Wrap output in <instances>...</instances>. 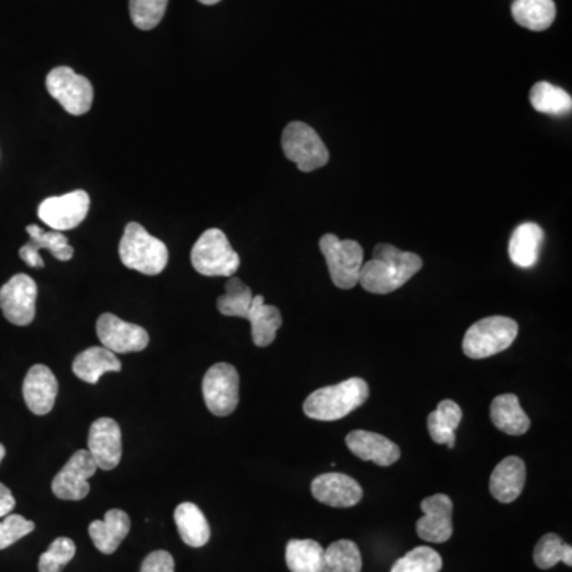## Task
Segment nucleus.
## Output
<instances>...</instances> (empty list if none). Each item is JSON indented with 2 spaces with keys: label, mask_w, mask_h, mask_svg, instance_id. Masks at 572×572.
Returning a JSON list of instances; mask_svg holds the SVG:
<instances>
[{
  "label": "nucleus",
  "mask_w": 572,
  "mask_h": 572,
  "mask_svg": "<svg viewBox=\"0 0 572 572\" xmlns=\"http://www.w3.org/2000/svg\"><path fill=\"white\" fill-rule=\"evenodd\" d=\"M422 267V258L415 253L379 244L375 245L374 258L361 267L358 283L368 293L390 294L406 285Z\"/></svg>",
  "instance_id": "nucleus-1"
},
{
  "label": "nucleus",
  "mask_w": 572,
  "mask_h": 572,
  "mask_svg": "<svg viewBox=\"0 0 572 572\" xmlns=\"http://www.w3.org/2000/svg\"><path fill=\"white\" fill-rule=\"evenodd\" d=\"M369 387L360 377L323 387L304 401V414L318 422H336L368 401Z\"/></svg>",
  "instance_id": "nucleus-2"
},
{
  "label": "nucleus",
  "mask_w": 572,
  "mask_h": 572,
  "mask_svg": "<svg viewBox=\"0 0 572 572\" xmlns=\"http://www.w3.org/2000/svg\"><path fill=\"white\" fill-rule=\"evenodd\" d=\"M121 263L132 271L158 275L169 263V250L163 240L151 236L139 223H129L120 242Z\"/></svg>",
  "instance_id": "nucleus-3"
},
{
  "label": "nucleus",
  "mask_w": 572,
  "mask_h": 572,
  "mask_svg": "<svg viewBox=\"0 0 572 572\" xmlns=\"http://www.w3.org/2000/svg\"><path fill=\"white\" fill-rule=\"evenodd\" d=\"M517 336V321L512 318L501 315L482 318L464 334L463 352L471 360H484L507 350Z\"/></svg>",
  "instance_id": "nucleus-4"
},
{
  "label": "nucleus",
  "mask_w": 572,
  "mask_h": 572,
  "mask_svg": "<svg viewBox=\"0 0 572 572\" xmlns=\"http://www.w3.org/2000/svg\"><path fill=\"white\" fill-rule=\"evenodd\" d=\"M191 264L205 277H232L239 271L240 258L221 229L212 228L199 237L191 250Z\"/></svg>",
  "instance_id": "nucleus-5"
},
{
  "label": "nucleus",
  "mask_w": 572,
  "mask_h": 572,
  "mask_svg": "<svg viewBox=\"0 0 572 572\" xmlns=\"http://www.w3.org/2000/svg\"><path fill=\"white\" fill-rule=\"evenodd\" d=\"M320 250L334 285L341 290L355 288L363 267V247L356 240H341L334 234H325L320 239Z\"/></svg>",
  "instance_id": "nucleus-6"
},
{
  "label": "nucleus",
  "mask_w": 572,
  "mask_h": 572,
  "mask_svg": "<svg viewBox=\"0 0 572 572\" xmlns=\"http://www.w3.org/2000/svg\"><path fill=\"white\" fill-rule=\"evenodd\" d=\"M282 148L286 158L293 161L301 172L317 171L329 161L328 148L318 132L301 121H293L283 129Z\"/></svg>",
  "instance_id": "nucleus-7"
},
{
  "label": "nucleus",
  "mask_w": 572,
  "mask_h": 572,
  "mask_svg": "<svg viewBox=\"0 0 572 572\" xmlns=\"http://www.w3.org/2000/svg\"><path fill=\"white\" fill-rule=\"evenodd\" d=\"M50 96L62 109L74 116H82L93 107L94 88L88 78L78 75L67 66L56 67L47 77Z\"/></svg>",
  "instance_id": "nucleus-8"
},
{
  "label": "nucleus",
  "mask_w": 572,
  "mask_h": 572,
  "mask_svg": "<svg viewBox=\"0 0 572 572\" xmlns=\"http://www.w3.org/2000/svg\"><path fill=\"white\" fill-rule=\"evenodd\" d=\"M239 372L228 363L213 364L204 375L205 406L217 417H228L239 406Z\"/></svg>",
  "instance_id": "nucleus-9"
},
{
  "label": "nucleus",
  "mask_w": 572,
  "mask_h": 572,
  "mask_svg": "<svg viewBox=\"0 0 572 572\" xmlns=\"http://www.w3.org/2000/svg\"><path fill=\"white\" fill-rule=\"evenodd\" d=\"M37 293V283L29 275H13L12 279L0 288L2 314L13 325H31L35 318Z\"/></svg>",
  "instance_id": "nucleus-10"
},
{
  "label": "nucleus",
  "mask_w": 572,
  "mask_h": 572,
  "mask_svg": "<svg viewBox=\"0 0 572 572\" xmlns=\"http://www.w3.org/2000/svg\"><path fill=\"white\" fill-rule=\"evenodd\" d=\"M89 204V194L83 190L53 196L39 205V218L53 231H70L83 223L89 212Z\"/></svg>",
  "instance_id": "nucleus-11"
},
{
  "label": "nucleus",
  "mask_w": 572,
  "mask_h": 572,
  "mask_svg": "<svg viewBox=\"0 0 572 572\" xmlns=\"http://www.w3.org/2000/svg\"><path fill=\"white\" fill-rule=\"evenodd\" d=\"M96 329L99 341L115 355L143 352L150 342V336L142 326L128 323L113 314H102Z\"/></svg>",
  "instance_id": "nucleus-12"
},
{
  "label": "nucleus",
  "mask_w": 572,
  "mask_h": 572,
  "mask_svg": "<svg viewBox=\"0 0 572 572\" xmlns=\"http://www.w3.org/2000/svg\"><path fill=\"white\" fill-rule=\"evenodd\" d=\"M97 464L88 450H78L51 482V490L64 501H82L88 496V480L96 474Z\"/></svg>",
  "instance_id": "nucleus-13"
},
{
  "label": "nucleus",
  "mask_w": 572,
  "mask_h": 572,
  "mask_svg": "<svg viewBox=\"0 0 572 572\" xmlns=\"http://www.w3.org/2000/svg\"><path fill=\"white\" fill-rule=\"evenodd\" d=\"M423 517L418 518V538L434 544L449 541L453 534V503L444 493L429 496L422 501Z\"/></svg>",
  "instance_id": "nucleus-14"
},
{
  "label": "nucleus",
  "mask_w": 572,
  "mask_h": 572,
  "mask_svg": "<svg viewBox=\"0 0 572 572\" xmlns=\"http://www.w3.org/2000/svg\"><path fill=\"white\" fill-rule=\"evenodd\" d=\"M88 452L102 471H112L120 464L123 455L121 428L113 418H99L91 425Z\"/></svg>",
  "instance_id": "nucleus-15"
},
{
  "label": "nucleus",
  "mask_w": 572,
  "mask_h": 572,
  "mask_svg": "<svg viewBox=\"0 0 572 572\" xmlns=\"http://www.w3.org/2000/svg\"><path fill=\"white\" fill-rule=\"evenodd\" d=\"M310 491L320 503L326 506L353 507L363 499V488L353 477L341 472H328L315 477L310 485Z\"/></svg>",
  "instance_id": "nucleus-16"
},
{
  "label": "nucleus",
  "mask_w": 572,
  "mask_h": 572,
  "mask_svg": "<svg viewBox=\"0 0 572 572\" xmlns=\"http://www.w3.org/2000/svg\"><path fill=\"white\" fill-rule=\"evenodd\" d=\"M26 232L31 240L20 248V256L29 267L40 269L45 266L40 250H48L59 261H70L74 258V248L70 247L69 239L62 232L43 231L37 225L28 226Z\"/></svg>",
  "instance_id": "nucleus-17"
},
{
  "label": "nucleus",
  "mask_w": 572,
  "mask_h": 572,
  "mask_svg": "<svg viewBox=\"0 0 572 572\" xmlns=\"http://www.w3.org/2000/svg\"><path fill=\"white\" fill-rule=\"evenodd\" d=\"M23 396L32 414H50L58 396V380L51 369L43 364L32 366L24 379Z\"/></svg>",
  "instance_id": "nucleus-18"
},
{
  "label": "nucleus",
  "mask_w": 572,
  "mask_h": 572,
  "mask_svg": "<svg viewBox=\"0 0 572 572\" xmlns=\"http://www.w3.org/2000/svg\"><path fill=\"white\" fill-rule=\"evenodd\" d=\"M345 442L355 457L363 461H372L379 466H391L401 458V449L398 445L382 434L355 429L348 434Z\"/></svg>",
  "instance_id": "nucleus-19"
},
{
  "label": "nucleus",
  "mask_w": 572,
  "mask_h": 572,
  "mask_svg": "<svg viewBox=\"0 0 572 572\" xmlns=\"http://www.w3.org/2000/svg\"><path fill=\"white\" fill-rule=\"evenodd\" d=\"M526 482V466L522 458L507 457L496 466L490 477V493L499 503H514L522 495Z\"/></svg>",
  "instance_id": "nucleus-20"
},
{
  "label": "nucleus",
  "mask_w": 572,
  "mask_h": 572,
  "mask_svg": "<svg viewBox=\"0 0 572 572\" xmlns=\"http://www.w3.org/2000/svg\"><path fill=\"white\" fill-rule=\"evenodd\" d=\"M131 531V518L121 509H110L104 520H94L89 525V536L99 552L112 555Z\"/></svg>",
  "instance_id": "nucleus-21"
},
{
  "label": "nucleus",
  "mask_w": 572,
  "mask_h": 572,
  "mask_svg": "<svg viewBox=\"0 0 572 572\" xmlns=\"http://www.w3.org/2000/svg\"><path fill=\"white\" fill-rule=\"evenodd\" d=\"M544 231L536 223H523L512 232L509 256L512 263L522 269H530L539 261Z\"/></svg>",
  "instance_id": "nucleus-22"
},
{
  "label": "nucleus",
  "mask_w": 572,
  "mask_h": 572,
  "mask_svg": "<svg viewBox=\"0 0 572 572\" xmlns=\"http://www.w3.org/2000/svg\"><path fill=\"white\" fill-rule=\"evenodd\" d=\"M490 417L493 425L509 436H522V434L528 433L531 426L530 417L523 412L517 396L511 395V393L499 395L493 399L490 406Z\"/></svg>",
  "instance_id": "nucleus-23"
},
{
  "label": "nucleus",
  "mask_w": 572,
  "mask_h": 572,
  "mask_svg": "<svg viewBox=\"0 0 572 572\" xmlns=\"http://www.w3.org/2000/svg\"><path fill=\"white\" fill-rule=\"evenodd\" d=\"M72 371L83 382L96 385L107 372H120L121 361L105 347H89L75 358Z\"/></svg>",
  "instance_id": "nucleus-24"
},
{
  "label": "nucleus",
  "mask_w": 572,
  "mask_h": 572,
  "mask_svg": "<svg viewBox=\"0 0 572 572\" xmlns=\"http://www.w3.org/2000/svg\"><path fill=\"white\" fill-rule=\"evenodd\" d=\"M247 320L252 325V337L256 347H269L277 337L283 318L280 310L267 306L263 296H253Z\"/></svg>",
  "instance_id": "nucleus-25"
},
{
  "label": "nucleus",
  "mask_w": 572,
  "mask_h": 572,
  "mask_svg": "<svg viewBox=\"0 0 572 572\" xmlns=\"http://www.w3.org/2000/svg\"><path fill=\"white\" fill-rule=\"evenodd\" d=\"M175 525L186 545L199 549L210 541V525L196 504L182 503L175 509Z\"/></svg>",
  "instance_id": "nucleus-26"
},
{
  "label": "nucleus",
  "mask_w": 572,
  "mask_h": 572,
  "mask_svg": "<svg viewBox=\"0 0 572 572\" xmlns=\"http://www.w3.org/2000/svg\"><path fill=\"white\" fill-rule=\"evenodd\" d=\"M463 420V412L457 402L444 399L437 409L428 415L429 436L436 444H445L449 449L455 447V429Z\"/></svg>",
  "instance_id": "nucleus-27"
},
{
  "label": "nucleus",
  "mask_w": 572,
  "mask_h": 572,
  "mask_svg": "<svg viewBox=\"0 0 572 572\" xmlns=\"http://www.w3.org/2000/svg\"><path fill=\"white\" fill-rule=\"evenodd\" d=\"M512 16L522 28L541 32L552 26L557 16V7L553 0H515Z\"/></svg>",
  "instance_id": "nucleus-28"
},
{
  "label": "nucleus",
  "mask_w": 572,
  "mask_h": 572,
  "mask_svg": "<svg viewBox=\"0 0 572 572\" xmlns=\"http://www.w3.org/2000/svg\"><path fill=\"white\" fill-rule=\"evenodd\" d=\"M325 549L312 539H291L286 544V566L291 572H323Z\"/></svg>",
  "instance_id": "nucleus-29"
},
{
  "label": "nucleus",
  "mask_w": 572,
  "mask_h": 572,
  "mask_svg": "<svg viewBox=\"0 0 572 572\" xmlns=\"http://www.w3.org/2000/svg\"><path fill=\"white\" fill-rule=\"evenodd\" d=\"M530 102L534 110L545 115H568L572 109L571 94L549 82H539L531 88Z\"/></svg>",
  "instance_id": "nucleus-30"
},
{
  "label": "nucleus",
  "mask_w": 572,
  "mask_h": 572,
  "mask_svg": "<svg viewBox=\"0 0 572 572\" xmlns=\"http://www.w3.org/2000/svg\"><path fill=\"white\" fill-rule=\"evenodd\" d=\"M363 558L358 545L348 539L333 542L323 555V572H361Z\"/></svg>",
  "instance_id": "nucleus-31"
},
{
  "label": "nucleus",
  "mask_w": 572,
  "mask_h": 572,
  "mask_svg": "<svg viewBox=\"0 0 572 572\" xmlns=\"http://www.w3.org/2000/svg\"><path fill=\"white\" fill-rule=\"evenodd\" d=\"M253 293L242 280L237 277H229L226 282V293L217 301V309L225 317L245 318L252 307Z\"/></svg>",
  "instance_id": "nucleus-32"
},
{
  "label": "nucleus",
  "mask_w": 572,
  "mask_h": 572,
  "mask_svg": "<svg viewBox=\"0 0 572 572\" xmlns=\"http://www.w3.org/2000/svg\"><path fill=\"white\" fill-rule=\"evenodd\" d=\"M572 566V547L566 544L558 534H545L534 549V563L539 569H550L558 563Z\"/></svg>",
  "instance_id": "nucleus-33"
},
{
  "label": "nucleus",
  "mask_w": 572,
  "mask_h": 572,
  "mask_svg": "<svg viewBox=\"0 0 572 572\" xmlns=\"http://www.w3.org/2000/svg\"><path fill=\"white\" fill-rule=\"evenodd\" d=\"M442 569V557L431 547H415L404 557L396 561L391 572H439Z\"/></svg>",
  "instance_id": "nucleus-34"
},
{
  "label": "nucleus",
  "mask_w": 572,
  "mask_h": 572,
  "mask_svg": "<svg viewBox=\"0 0 572 572\" xmlns=\"http://www.w3.org/2000/svg\"><path fill=\"white\" fill-rule=\"evenodd\" d=\"M169 0H129V15L136 28L142 31L155 29L166 13Z\"/></svg>",
  "instance_id": "nucleus-35"
},
{
  "label": "nucleus",
  "mask_w": 572,
  "mask_h": 572,
  "mask_svg": "<svg viewBox=\"0 0 572 572\" xmlns=\"http://www.w3.org/2000/svg\"><path fill=\"white\" fill-rule=\"evenodd\" d=\"M77 552L75 542L69 538H58L51 542L47 552L39 560L40 572H61L62 566L72 561Z\"/></svg>",
  "instance_id": "nucleus-36"
},
{
  "label": "nucleus",
  "mask_w": 572,
  "mask_h": 572,
  "mask_svg": "<svg viewBox=\"0 0 572 572\" xmlns=\"http://www.w3.org/2000/svg\"><path fill=\"white\" fill-rule=\"evenodd\" d=\"M35 530V523L18 514H8L0 518V550L28 536Z\"/></svg>",
  "instance_id": "nucleus-37"
},
{
  "label": "nucleus",
  "mask_w": 572,
  "mask_h": 572,
  "mask_svg": "<svg viewBox=\"0 0 572 572\" xmlns=\"http://www.w3.org/2000/svg\"><path fill=\"white\" fill-rule=\"evenodd\" d=\"M175 561L166 550H156L143 560L140 572H174Z\"/></svg>",
  "instance_id": "nucleus-38"
},
{
  "label": "nucleus",
  "mask_w": 572,
  "mask_h": 572,
  "mask_svg": "<svg viewBox=\"0 0 572 572\" xmlns=\"http://www.w3.org/2000/svg\"><path fill=\"white\" fill-rule=\"evenodd\" d=\"M15 506L16 499L12 491H10V488L5 487L4 484H0V518L12 514Z\"/></svg>",
  "instance_id": "nucleus-39"
},
{
  "label": "nucleus",
  "mask_w": 572,
  "mask_h": 572,
  "mask_svg": "<svg viewBox=\"0 0 572 572\" xmlns=\"http://www.w3.org/2000/svg\"><path fill=\"white\" fill-rule=\"evenodd\" d=\"M199 2L204 5H215L218 4V2H221V0H199Z\"/></svg>",
  "instance_id": "nucleus-40"
},
{
  "label": "nucleus",
  "mask_w": 572,
  "mask_h": 572,
  "mask_svg": "<svg viewBox=\"0 0 572 572\" xmlns=\"http://www.w3.org/2000/svg\"><path fill=\"white\" fill-rule=\"evenodd\" d=\"M4 457H5V447L4 445L0 444V463H2Z\"/></svg>",
  "instance_id": "nucleus-41"
}]
</instances>
